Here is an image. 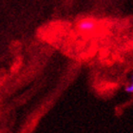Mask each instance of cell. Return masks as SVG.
<instances>
[{"mask_svg": "<svg viewBox=\"0 0 133 133\" xmlns=\"http://www.w3.org/2000/svg\"><path fill=\"white\" fill-rule=\"evenodd\" d=\"M125 91L128 92V93H133V75L131 77V83L125 88Z\"/></svg>", "mask_w": 133, "mask_h": 133, "instance_id": "2", "label": "cell"}, {"mask_svg": "<svg viewBox=\"0 0 133 133\" xmlns=\"http://www.w3.org/2000/svg\"><path fill=\"white\" fill-rule=\"evenodd\" d=\"M96 26H97V23L95 22L94 20L83 19L78 23L77 27L81 31H86V32H89V31H93V30L96 28Z\"/></svg>", "mask_w": 133, "mask_h": 133, "instance_id": "1", "label": "cell"}]
</instances>
